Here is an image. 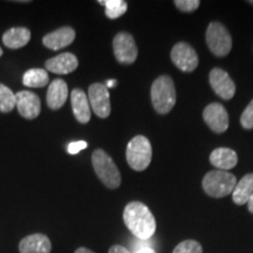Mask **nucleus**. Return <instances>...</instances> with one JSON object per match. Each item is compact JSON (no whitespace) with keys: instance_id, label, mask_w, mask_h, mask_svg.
<instances>
[{"instance_id":"nucleus-8","label":"nucleus","mask_w":253,"mask_h":253,"mask_svg":"<svg viewBox=\"0 0 253 253\" xmlns=\"http://www.w3.org/2000/svg\"><path fill=\"white\" fill-rule=\"evenodd\" d=\"M88 100H89L90 109L101 119H107L112 112L110 106L109 89L103 84H93L88 89Z\"/></svg>"},{"instance_id":"nucleus-21","label":"nucleus","mask_w":253,"mask_h":253,"mask_svg":"<svg viewBox=\"0 0 253 253\" xmlns=\"http://www.w3.org/2000/svg\"><path fill=\"white\" fill-rule=\"evenodd\" d=\"M49 77L45 69L32 68L24 74L23 84L28 88H42L48 84Z\"/></svg>"},{"instance_id":"nucleus-1","label":"nucleus","mask_w":253,"mask_h":253,"mask_svg":"<svg viewBox=\"0 0 253 253\" xmlns=\"http://www.w3.org/2000/svg\"><path fill=\"white\" fill-rule=\"evenodd\" d=\"M126 226L136 238L150 239L156 231V219L150 209L141 202H130L123 211Z\"/></svg>"},{"instance_id":"nucleus-28","label":"nucleus","mask_w":253,"mask_h":253,"mask_svg":"<svg viewBox=\"0 0 253 253\" xmlns=\"http://www.w3.org/2000/svg\"><path fill=\"white\" fill-rule=\"evenodd\" d=\"M108 253H130V252H129V250H126L125 246L114 245V246H112V248L109 249Z\"/></svg>"},{"instance_id":"nucleus-24","label":"nucleus","mask_w":253,"mask_h":253,"mask_svg":"<svg viewBox=\"0 0 253 253\" xmlns=\"http://www.w3.org/2000/svg\"><path fill=\"white\" fill-rule=\"evenodd\" d=\"M172 253H203V248L198 242L192 239L184 240L179 243L178 245L173 249Z\"/></svg>"},{"instance_id":"nucleus-31","label":"nucleus","mask_w":253,"mask_h":253,"mask_svg":"<svg viewBox=\"0 0 253 253\" xmlns=\"http://www.w3.org/2000/svg\"><path fill=\"white\" fill-rule=\"evenodd\" d=\"M248 208H249L250 212L253 213V194H252L251 197H250L249 202H248Z\"/></svg>"},{"instance_id":"nucleus-29","label":"nucleus","mask_w":253,"mask_h":253,"mask_svg":"<svg viewBox=\"0 0 253 253\" xmlns=\"http://www.w3.org/2000/svg\"><path fill=\"white\" fill-rule=\"evenodd\" d=\"M136 253H156L151 248H142Z\"/></svg>"},{"instance_id":"nucleus-20","label":"nucleus","mask_w":253,"mask_h":253,"mask_svg":"<svg viewBox=\"0 0 253 253\" xmlns=\"http://www.w3.org/2000/svg\"><path fill=\"white\" fill-rule=\"evenodd\" d=\"M253 194V173H248L237 182L232 192V199L237 205L248 204L250 197Z\"/></svg>"},{"instance_id":"nucleus-10","label":"nucleus","mask_w":253,"mask_h":253,"mask_svg":"<svg viewBox=\"0 0 253 253\" xmlns=\"http://www.w3.org/2000/svg\"><path fill=\"white\" fill-rule=\"evenodd\" d=\"M203 119L210 129L216 134L225 132L229 128V115L223 104L210 103L203 112Z\"/></svg>"},{"instance_id":"nucleus-23","label":"nucleus","mask_w":253,"mask_h":253,"mask_svg":"<svg viewBox=\"0 0 253 253\" xmlns=\"http://www.w3.org/2000/svg\"><path fill=\"white\" fill-rule=\"evenodd\" d=\"M15 106H17L15 94L5 84H0V112L9 113L15 108Z\"/></svg>"},{"instance_id":"nucleus-33","label":"nucleus","mask_w":253,"mask_h":253,"mask_svg":"<svg viewBox=\"0 0 253 253\" xmlns=\"http://www.w3.org/2000/svg\"><path fill=\"white\" fill-rule=\"evenodd\" d=\"M2 55V49H1V47H0V56Z\"/></svg>"},{"instance_id":"nucleus-3","label":"nucleus","mask_w":253,"mask_h":253,"mask_svg":"<svg viewBox=\"0 0 253 253\" xmlns=\"http://www.w3.org/2000/svg\"><path fill=\"white\" fill-rule=\"evenodd\" d=\"M91 163L100 181L107 188L118 189L121 185V173L113 158L102 149H96L91 155Z\"/></svg>"},{"instance_id":"nucleus-9","label":"nucleus","mask_w":253,"mask_h":253,"mask_svg":"<svg viewBox=\"0 0 253 253\" xmlns=\"http://www.w3.org/2000/svg\"><path fill=\"white\" fill-rule=\"evenodd\" d=\"M170 56L173 65L182 72H194L198 66L197 52L186 42L176 43L172 47Z\"/></svg>"},{"instance_id":"nucleus-14","label":"nucleus","mask_w":253,"mask_h":253,"mask_svg":"<svg viewBox=\"0 0 253 253\" xmlns=\"http://www.w3.org/2000/svg\"><path fill=\"white\" fill-rule=\"evenodd\" d=\"M47 71L54 74L65 75L74 72L78 68V58L73 53H61V54L50 58L45 62Z\"/></svg>"},{"instance_id":"nucleus-16","label":"nucleus","mask_w":253,"mask_h":253,"mask_svg":"<svg viewBox=\"0 0 253 253\" xmlns=\"http://www.w3.org/2000/svg\"><path fill=\"white\" fill-rule=\"evenodd\" d=\"M19 251L20 253H50L52 243L48 237L42 233H34L21 239L19 243Z\"/></svg>"},{"instance_id":"nucleus-26","label":"nucleus","mask_w":253,"mask_h":253,"mask_svg":"<svg viewBox=\"0 0 253 253\" xmlns=\"http://www.w3.org/2000/svg\"><path fill=\"white\" fill-rule=\"evenodd\" d=\"M240 125L245 129H253V100L248 104L240 118Z\"/></svg>"},{"instance_id":"nucleus-27","label":"nucleus","mask_w":253,"mask_h":253,"mask_svg":"<svg viewBox=\"0 0 253 253\" xmlns=\"http://www.w3.org/2000/svg\"><path fill=\"white\" fill-rule=\"evenodd\" d=\"M87 145L88 144H87L86 141L72 142V143H69V145H68L67 151H68V154H71V155H77L78 153H80L81 150L86 149Z\"/></svg>"},{"instance_id":"nucleus-17","label":"nucleus","mask_w":253,"mask_h":253,"mask_svg":"<svg viewBox=\"0 0 253 253\" xmlns=\"http://www.w3.org/2000/svg\"><path fill=\"white\" fill-rule=\"evenodd\" d=\"M68 86L62 79H55L50 82L48 90H47L46 101L50 109H60L67 101Z\"/></svg>"},{"instance_id":"nucleus-7","label":"nucleus","mask_w":253,"mask_h":253,"mask_svg":"<svg viewBox=\"0 0 253 253\" xmlns=\"http://www.w3.org/2000/svg\"><path fill=\"white\" fill-rule=\"evenodd\" d=\"M114 55L120 63L131 65L136 61L138 54L134 37L126 32H120L113 40Z\"/></svg>"},{"instance_id":"nucleus-34","label":"nucleus","mask_w":253,"mask_h":253,"mask_svg":"<svg viewBox=\"0 0 253 253\" xmlns=\"http://www.w3.org/2000/svg\"><path fill=\"white\" fill-rule=\"evenodd\" d=\"M250 2V4H252L253 5V0H251V1H249Z\"/></svg>"},{"instance_id":"nucleus-18","label":"nucleus","mask_w":253,"mask_h":253,"mask_svg":"<svg viewBox=\"0 0 253 253\" xmlns=\"http://www.w3.org/2000/svg\"><path fill=\"white\" fill-rule=\"evenodd\" d=\"M210 163L218 170L226 171L237 166L238 157H237L236 151L230 148H217L210 155Z\"/></svg>"},{"instance_id":"nucleus-12","label":"nucleus","mask_w":253,"mask_h":253,"mask_svg":"<svg viewBox=\"0 0 253 253\" xmlns=\"http://www.w3.org/2000/svg\"><path fill=\"white\" fill-rule=\"evenodd\" d=\"M18 112L24 119L33 120L40 115L41 102L39 96L31 90H21L15 94Z\"/></svg>"},{"instance_id":"nucleus-11","label":"nucleus","mask_w":253,"mask_h":253,"mask_svg":"<svg viewBox=\"0 0 253 253\" xmlns=\"http://www.w3.org/2000/svg\"><path fill=\"white\" fill-rule=\"evenodd\" d=\"M210 84L220 99L231 100L235 96L236 84L230 75L221 68H213L209 75Z\"/></svg>"},{"instance_id":"nucleus-30","label":"nucleus","mask_w":253,"mask_h":253,"mask_svg":"<svg viewBox=\"0 0 253 253\" xmlns=\"http://www.w3.org/2000/svg\"><path fill=\"white\" fill-rule=\"evenodd\" d=\"M74 253H95V252L91 251V250H89V249H87V248H79Z\"/></svg>"},{"instance_id":"nucleus-22","label":"nucleus","mask_w":253,"mask_h":253,"mask_svg":"<svg viewBox=\"0 0 253 253\" xmlns=\"http://www.w3.org/2000/svg\"><path fill=\"white\" fill-rule=\"evenodd\" d=\"M100 4L106 7V15L109 19H118L128 9V4L125 0H100Z\"/></svg>"},{"instance_id":"nucleus-13","label":"nucleus","mask_w":253,"mask_h":253,"mask_svg":"<svg viewBox=\"0 0 253 253\" xmlns=\"http://www.w3.org/2000/svg\"><path fill=\"white\" fill-rule=\"evenodd\" d=\"M75 31L69 26L60 27L52 33L46 34L42 39V43L47 48L52 50H59L71 45L75 40Z\"/></svg>"},{"instance_id":"nucleus-32","label":"nucleus","mask_w":253,"mask_h":253,"mask_svg":"<svg viewBox=\"0 0 253 253\" xmlns=\"http://www.w3.org/2000/svg\"><path fill=\"white\" fill-rule=\"evenodd\" d=\"M116 84H118V81H116V80H109V81H107L106 87L109 89V88H114V87H115Z\"/></svg>"},{"instance_id":"nucleus-19","label":"nucleus","mask_w":253,"mask_h":253,"mask_svg":"<svg viewBox=\"0 0 253 253\" xmlns=\"http://www.w3.org/2000/svg\"><path fill=\"white\" fill-rule=\"evenodd\" d=\"M31 40V31L26 27H13L6 31L2 36V42L7 48L18 49L26 46Z\"/></svg>"},{"instance_id":"nucleus-15","label":"nucleus","mask_w":253,"mask_h":253,"mask_svg":"<svg viewBox=\"0 0 253 253\" xmlns=\"http://www.w3.org/2000/svg\"><path fill=\"white\" fill-rule=\"evenodd\" d=\"M72 109L75 119L80 123H88L91 116V109L89 100L84 90L80 88H75L71 93Z\"/></svg>"},{"instance_id":"nucleus-25","label":"nucleus","mask_w":253,"mask_h":253,"mask_svg":"<svg viewBox=\"0 0 253 253\" xmlns=\"http://www.w3.org/2000/svg\"><path fill=\"white\" fill-rule=\"evenodd\" d=\"M175 5L179 11L184 13H191L199 7L201 1L199 0H176Z\"/></svg>"},{"instance_id":"nucleus-5","label":"nucleus","mask_w":253,"mask_h":253,"mask_svg":"<svg viewBox=\"0 0 253 253\" xmlns=\"http://www.w3.org/2000/svg\"><path fill=\"white\" fill-rule=\"evenodd\" d=\"M126 162L135 171H143L149 167L153 158L150 141L145 136H135L126 145Z\"/></svg>"},{"instance_id":"nucleus-4","label":"nucleus","mask_w":253,"mask_h":253,"mask_svg":"<svg viewBox=\"0 0 253 253\" xmlns=\"http://www.w3.org/2000/svg\"><path fill=\"white\" fill-rule=\"evenodd\" d=\"M202 184L207 195L213 198H221L232 194L237 178L233 173L223 170H212L204 176Z\"/></svg>"},{"instance_id":"nucleus-2","label":"nucleus","mask_w":253,"mask_h":253,"mask_svg":"<svg viewBox=\"0 0 253 253\" xmlns=\"http://www.w3.org/2000/svg\"><path fill=\"white\" fill-rule=\"evenodd\" d=\"M151 102L155 110L161 115L171 112L176 103L177 94L172 79L168 75H162L154 81L151 86Z\"/></svg>"},{"instance_id":"nucleus-6","label":"nucleus","mask_w":253,"mask_h":253,"mask_svg":"<svg viewBox=\"0 0 253 253\" xmlns=\"http://www.w3.org/2000/svg\"><path fill=\"white\" fill-rule=\"evenodd\" d=\"M205 39L211 52L216 56H226L232 48V38L229 31L220 23H211L209 25Z\"/></svg>"}]
</instances>
